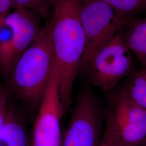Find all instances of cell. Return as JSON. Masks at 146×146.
<instances>
[{"label":"cell","mask_w":146,"mask_h":146,"mask_svg":"<svg viewBox=\"0 0 146 146\" xmlns=\"http://www.w3.org/2000/svg\"><path fill=\"white\" fill-rule=\"evenodd\" d=\"M81 0H52L53 14L49 22L58 76L60 99L64 111L72 99L73 85L80 71L85 38L80 17Z\"/></svg>","instance_id":"6da1fadb"},{"label":"cell","mask_w":146,"mask_h":146,"mask_svg":"<svg viewBox=\"0 0 146 146\" xmlns=\"http://www.w3.org/2000/svg\"><path fill=\"white\" fill-rule=\"evenodd\" d=\"M54 63L51 29L48 22L21 55L11 72V85L16 95L28 104L41 102L50 80Z\"/></svg>","instance_id":"7a4b0ae2"},{"label":"cell","mask_w":146,"mask_h":146,"mask_svg":"<svg viewBox=\"0 0 146 146\" xmlns=\"http://www.w3.org/2000/svg\"><path fill=\"white\" fill-rule=\"evenodd\" d=\"M80 17L85 38L80 71L84 72L95 55L130 20L118 15L100 0H81Z\"/></svg>","instance_id":"3957f363"},{"label":"cell","mask_w":146,"mask_h":146,"mask_svg":"<svg viewBox=\"0 0 146 146\" xmlns=\"http://www.w3.org/2000/svg\"><path fill=\"white\" fill-rule=\"evenodd\" d=\"M132 68L131 52L119 33L95 55L84 72L91 84L108 92L128 76Z\"/></svg>","instance_id":"277c9868"},{"label":"cell","mask_w":146,"mask_h":146,"mask_svg":"<svg viewBox=\"0 0 146 146\" xmlns=\"http://www.w3.org/2000/svg\"><path fill=\"white\" fill-rule=\"evenodd\" d=\"M102 117L93 94L84 89L78 96L61 146H100L103 135Z\"/></svg>","instance_id":"5b68a950"},{"label":"cell","mask_w":146,"mask_h":146,"mask_svg":"<svg viewBox=\"0 0 146 146\" xmlns=\"http://www.w3.org/2000/svg\"><path fill=\"white\" fill-rule=\"evenodd\" d=\"M64 112L59 93L58 73L53 67L34 123L32 146H61V120Z\"/></svg>","instance_id":"8992f818"},{"label":"cell","mask_w":146,"mask_h":146,"mask_svg":"<svg viewBox=\"0 0 146 146\" xmlns=\"http://www.w3.org/2000/svg\"><path fill=\"white\" fill-rule=\"evenodd\" d=\"M116 135L122 146H143L146 141V110L121 90L110 113Z\"/></svg>","instance_id":"52a82bcc"},{"label":"cell","mask_w":146,"mask_h":146,"mask_svg":"<svg viewBox=\"0 0 146 146\" xmlns=\"http://www.w3.org/2000/svg\"><path fill=\"white\" fill-rule=\"evenodd\" d=\"M38 17L33 11L19 8L9 13L4 20L12 29L13 46L17 61L42 31Z\"/></svg>","instance_id":"ba28073f"},{"label":"cell","mask_w":146,"mask_h":146,"mask_svg":"<svg viewBox=\"0 0 146 146\" xmlns=\"http://www.w3.org/2000/svg\"><path fill=\"white\" fill-rule=\"evenodd\" d=\"M0 146H32L25 127L8 108L0 129Z\"/></svg>","instance_id":"9c48e42d"},{"label":"cell","mask_w":146,"mask_h":146,"mask_svg":"<svg viewBox=\"0 0 146 146\" xmlns=\"http://www.w3.org/2000/svg\"><path fill=\"white\" fill-rule=\"evenodd\" d=\"M122 35L128 47L146 67V17L132 22Z\"/></svg>","instance_id":"30bf717a"},{"label":"cell","mask_w":146,"mask_h":146,"mask_svg":"<svg viewBox=\"0 0 146 146\" xmlns=\"http://www.w3.org/2000/svg\"><path fill=\"white\" fill-rule=\"evenodd\" d=\"M17 60L13 46V31L10 26L3 22L0 26V69L8 76Z\"/></svg>","instance_id":"8fae6325"},{"label":"cell","mask_w":146,"mask_h":146,"mask_svg":"<svg viewBox=\"0 0 146 146\" xmlns=\"http://www.w3.org/2000/svg\"><path fill=\"white\" fill-rule=\"evenodd\" d=\"M124 90L133 102L146 110V67L136 74Z\"/></svg>","instance_id":"7c38bea8"},{"label":"cell","mask_w":146,"mask_h":146,"mask_svg":"<svg viewBox=\"0 0 146 146\" xmlns=\"http://www.w3.org/2000/svg\"><path fill=\"white\" fill-rule=\"evenodd\" d=\"M118 15L129 17L131 14L146 10V0H100Z\"/></svg>","instance_id":"4fadbf2b"},{"label":"cell","mask_w":146,"mask_h":146,"mask_svg":"<svg viewBox=\"0 0 146 146\" xmlns=\"http://www.w3.org/2000/svg\"><path fill=\"white\" fill-rule=\"evenodd\" d=\"M11 8L15 9L26 8L40 17H47L52 7V0H11Z\"/></svg>","instance_id":"5bb4252c"},{"label":"cell","mask_w":146,"mask_h":146,"mask_svg":"<svg viewBox=\"0 0 146 146\" xmlns=\"http://www.w3.org/2000/svg\"><path fill=\"white\" fill-rule=\"evenodd\" d=\"M100 146H122L115 134L113 121L110 114L107 118Z\"/></svg>","instance_id":"9a60e30c"},{"label":"cell","mask_w":146,"mask_h":146,"mask_svg":"<svg viewBox=\"0 0 146 146\" xmlns=\"http://www.w3.org/2000/svg\"><path fill=\"white\" fill-rule=\"evenodd\" d=\"M7 110L8 104L7 94L5 89L0 84V129L4 123Z\"/></svg>","instance_id":"2e32d148"},{"label":"cell","mask_w":146,"mask_h":146,"mask_svg":"<svg viewBox=\"0 0 146 146\" xmlns=\"http://www.w3.org/2000/svg\"><path fill=\"white\" fill-rule=\"evenodd\" d=\"M11 8V0H0V26L3 23L5 17L9 14Z\"/></svg>","instance_id":"e0dca14e"},{"label":"cell","mask_w":146,"mask_h":146,"mask_svg":"<svg viewBox=\"0 0 146 146\" xmlns=\"http://www.w3.org/2000/svg\"><path fill=\"white\" fill-rule=\"evenodd\" d=\"M143 146H146V142H145V144H144V145H143Z\"/></svg>","instance_id":"ac0fdd59"}]
</instances>
